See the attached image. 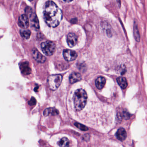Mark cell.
<instances>
[{
  "mask_svg": "<svg viewBox=\"0 0 147 147\" xmlns=\"http://www.w3.org/2000/svg\"><path fill=\"white\" fill-rule=\"evenodd\" d=\"M18 25L19 26L23 28H28L29 26L30 22L28 17L26 14H23L20 16L18 19Z\"/></svg>",
  "mask_w": 147,
  "mask_h": 147,
  "instance_id": "8992f818",
  "label": "cell"
},
{
  "mask_svg": "<svg viewBox=\"0 0 147 147\" xmlns=\"http://www.w3.org/2000/svg\"><path fill=\"white\" fill-rule=\"evenodd\" d=\"M116 81L120 86L123 89H125L128 85V83L127 79L125 77H119L117 78Z\"/></svg>",
  "mask_w": 147,
  "mask_h": 147,
  "instance_id": "9a60e30c",
  "label": "cell"
},
{
  "mask_svg": "<svg viewBox=\"0 0 147 147\" xmlns=\"http://www.w3.org/2000/svg\"><path fill=\"white\" fill-rule=\"evenodd\" d=\"M123 116L125 119H129V114L128 113L124 112L123 114Z\"/></svg>",
  "mask_w": 147,
  "mask_h": 147,
  "instance_id": "44dd1931",
  "label": "cell"
},
{
  "mask_svg": "<svg viewBox=\"0 0 147 147\" xmlns=\"http://www.w3.org/2000/svg\"><path fill=\"white\" fill-rule=\"evenodd\" d=\"M74 125L77 128L80 129L81 130L83 131H88V129H89L88 127H85V126L83 125V124L79 123H74Z\"/></svg>",
  "mask_w": 147,
  "mask_h": 147,
  "instance_id": "d6986e66",
  "label": "cell"
},
{
  "mask_svg": "<svg viewBox=\"0 0 147 147\" xmlns=\"http://www.w3.org/2000/svg\"><path fill=\"white\" fill-rule=\"evenodd\" d=\"M43 13L44 20L49 27H57L62 20L63 15L61 10L53 1H47Z\"/></svg>",
  "mask_w": 147,
  "mask_h": 147,
  "instance_id": "6da1fadb",
  "label": "cell"
},
{
  "mask_svg": "<svg viewBox=\"0 0 147 147\" xmlns=\"http://www.w3.org/2000/svg\"><path fill=\"white\" fill-rule=\"evenodd\" d=\"M63 56L67 61H72L76 60L77 57V54L74 50L66 49L63 50Z\"/></svg>",
  "mask_w": 147,
  "mask_h": 147,
  "instance_id": "5b68a950",
  "label": "cell"
},
{
  "mask_svg": "<svg viewBox=\"0 0 147 147\" xmlns=\"http://www.w3.org/2000/svg\"><path fill=\"white\" fill-rule=\"evenodd\" d=\"M36 103V99L34 97H32L31 99L28 101V104L30 106L35 105Z\"/></svg>",
  "mask_w": 147,
  "mask_h": 147,
  "instance_id": "ffe728a7",
  "label": "cell"
},
{
  "mask_svg": "<svg viewBox=\"0 0 147 147\" xmlns=\"http://www.w3.org/2000/svg\"><path fill=\"white\" fill-rule=\"evenodd\" d=\"M134 36L135 39L137 42H139L140 41V35L139 32L138 30V27L137 26V24L136 23H134Z\"/></svg>",
  "mask_w": 147,
  "mask_h": 147,
  "instance_id": "2e32d148",
  "label": "cell"
},
{
  "mask_svg": "<svg viewBox=\"0 0 147 147\" xmlns=\"http://www.w3.org/2000/svg\"><path fill=\"white\" fill-rule=\"evenodd\" d=\"M67 41L69 46L72 48L75 46L77 43V36L74 33H70L67 35Z\"/></svg>",
  "mask_w": 147,
  "mask_h": 147,
  "instance_id": "ba28073f",
  "label": "cell"
},
{
  "mask_svg": "<svg viewBox=\"0 0 147 147\" xmlns=\"http://www.w3.org/2000/svg\"><path fill=\"white\" fill-rule=\"evenodd\" d=\"M41 50L47 56L53 55L55 51V44L54 42L47 41L41 43Z\"/></svg>",
  "mask_w": 147,
  "mask_h": 147,
  "instance_id": "277c9868",
  "label": "cell"
},
{
  "mask_svg": "<svg viewBox=\"0 0 147 147\" xmlns=\"http://www.w3.org/2000/svg\"><path fill=\"white\" fill-rule=\"evenodd\" d=\"M116 137L120 141H123L127 138V133L124 128H120L116 132Z\"/></svg>",
  "mask_w": 147,
  "mask_h": 147,
  "instance_id": "8fae6325",
  "label": "cell"
},
{
  "mask_svg": "<svg viewBox=\"0 0 147 147\" xmlns=\"http://www.w3.org/2000/svg\"><path fill=\"white\" fill-rule=\"evenodd\" d=\"M20 35L23 39H28L30 38L31 35V32L30 30H20Z\"/></svg>",
  "mask_w": 147,
  "mask_h": 147,
  "instance_id": "ac0fdd59",
  "label": "cell"
},
{
  "mask_svg": "<svg viewBox=\"0 0 147 147\" xmlns=\"http://www.w3.org/2000/svg\"><path fill=\"white\" fill-rule=\"evenodd\" d=\"M63 77L61 75H51L48 77V83L52 90L55 91L58 89L62 81Z\"/></svg>",
  "mask_w": 147,
  "mask_h": 147,
  "instance_id": "3957f363",
  "label": "cell"
},
{
  "mask_svg": "<svg viewBox=\"0 0 147 147\" xmlns=\"http://www.w3.org/2000/svg\"><path fill=\"white\" fill-rule=\"evenodd\" d=\"M19 68L22 74L24 75H28L31 74V70L28 62H21L19 64Z\"/></svg>",
  "mask_w": 147,
  "mask_h": 147,
  "instance_id": "9c48e42d",
  "label": "cell"
},
{
  "mask_svg": "<svg viewBox=\"0 0 147 147\" xmlns=\"http://www.w3.org/2000/svg\"><path fill=\"white\" fill-rule=\"evenodd\" d=\"M58 144L60 147H69L70 142L67 138L63 137L58 142Z\"/></svg>",
  "mask_w": 147,
  "mask_h": 147,
  "instance_id": "e0dca14e",
  "label": "cell"
},
{
  "mask_svg": "<svg viewBox=\"0 0 147 147\" xmlns=\"http://www.w3.org/2000/svg\"><path fill=\"white\" fill-rule=\"evenodd\" d=\"M59 114V112L56 109L54 108H48L44 110L43 115L45 116H48L49 115H56Z\"/></svg>",
  "mask_w": 147,
  "mask_h": 147,
  "instance_id": "5bb4252c",
  "label": "cell"
},
{
  "mask_svg": "<svg viewBox=\"0 0 147 147\" xmlns=\"http://www.w3.org/2000/svg\"><path fill=\"white\" fill-rule=\"evenodd\" d=\"M30 17L31 24L32 25V26L34 27H35V28H39V20L36 15L32 12L30 13Z\"/></svg>",
  "mask_w": 147,
  "mask_h": 147,
  "instance_id": "7c38bea8",
  "label": "cell"
},
{
  "mask_svg": "<svg viewBox=\"0 0 147 147\" xmlns=\"http://www.w3.org/2000/svg\"><path fill=\"white\" fill-rule=\"evenodd\" d=\"M87 94L83 89H77L74 95V107L77 111H80L85 107L87 101Z\"/></svg>",
  "mask_w": 147,
  "mask_h": 147,
  "instance_id": "7a4b0ae2",
  "label": "cell"
},
{
  "mask_svg": "<svg viewBox=\"0 0 147 147\" xmlns=\"http://www.w3.org/2000/svg\"><path fill=\"white\" fill-rule=\"evenodd\" d=\"M106 83V79L102 76L98 77L95 80L96 86L98 89H101L105 86Z\"/></svg>",
  "mask_w": 147,
  "mask_h": 147,
  "instance_id": "4fadbf2b",
  "label": "cell"
},
{
  "mask_svg": "<svg viewBox=\"0 0 147 147\" xmlns=\"http://www.w3.org/2000/svg\"><path fill=\"white\" fill-rule=\"evenodd\" d=\"M32 54L33 58L38 63H44L46 60V58L35 48L32 50Z\"/></svg>",
  "mask_w": 147,
  "mask_h": 147,
  "instance_id": "52a82bcc",
  "label": "cell"
},
{
  "mask_svg": "<svg viewBox=\"0 0 147 147\" xmlns=\"http://www.w3.org/2000/svg\"><path fill=\"white\" fill-rule=\"evenodd\" d=\"M81 75L78 72H73L70 75L69 81L70 84H74L81 80Z\"/></svg>",
  "mask_w": 147,
  "mask_h": 147,
  "instance_id": "30bf717a",
  "label": "cell"
}]
</instances>
